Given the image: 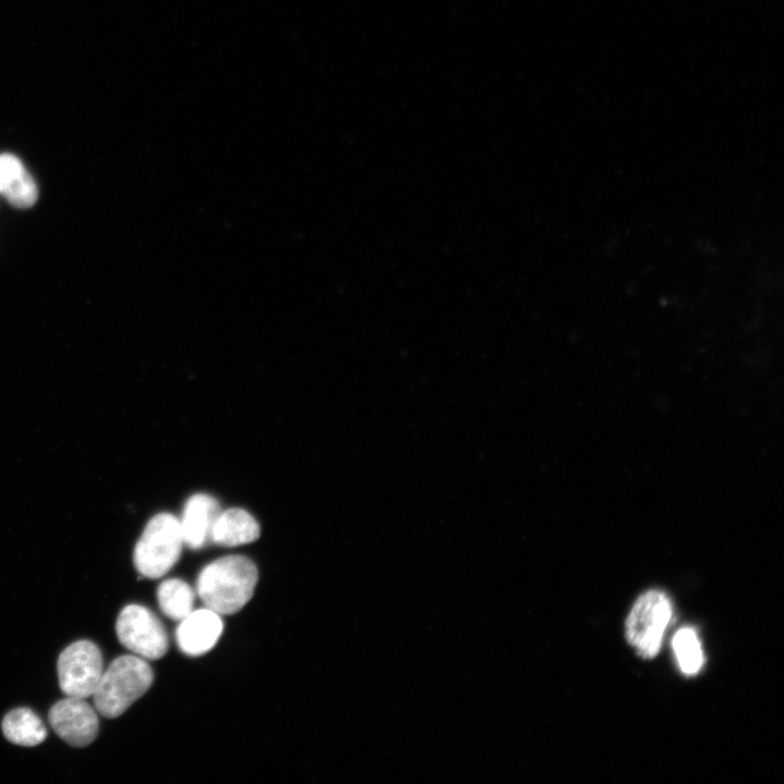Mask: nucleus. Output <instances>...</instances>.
Segmentation results:
<instances>
[{
    "instance_id": "10",
    "label": "nucleus",
    "mask_w": 784,
    "mask_h": 784,
    "mask_svg": "<svg viewBox=\"0 0 784 784\" xmlns=\"http://www.w3.org/2000/svg\"><path fill=\"white\" fill-rule=\"evenodd\" d=\"M0 195L16 208H29L38 198L33 176L12 154L0 155Z\"/></svg>"
},
{
    "instance_id": "2",
    "label": "nucleus",
    "mask_w": 784,
    "mask_h": 784,
    "mask_svg": "<svg viewBox=\"0 0 784 784\" xmlns=\"http://www.w3.org/2000/svg\"><path fill=\"white\" fill-rule=\"evenodd\" d=\"M154 672L148 662L135 654L114 659L102 672L91 695L96 710L106 718L123 714L151 686Z\"/></svg>"
},
{
    "instance_id": "12",
    "label": "nucleus",
    "mask_w": 784,
    "mask_h": 784,
    "mask_svg": "<svg viewBox=\"0 0 784 784\" xmlns=\"http://www.w3.org/2000/svg\"><path fill=\"white\" fill-rule=\"evenodd\" d=\"M1 726L5 738L20 746L34 747L47 737L41 719L28 708H17L7 713Z\"/></svg>"
},
{
    "instance_id": "8",
    "label": "nucleus",
    "mask_w": 784,
    "mask_h": 784,
    "mask_svg": "<svg viewBox=\"0 0 784 784\" xmlns=\"http://www.w3.org/2000/svg\"><path fill=\"white\" fill-rule=\"evenodd\" d=\"M223 630L220 614L204 608L193 610L180 621L175 638L182 652L187 656H201L213 648Z\"/></svg>"
},
{
    "instance_id": "7",
    "label": "nucleus",
    "mask_w": 784,
    "mask_h": 784,
    "mask_svg": "<svg viewBox=\"0 0 784 784\" xmlns=\"http://www.w3.org/2000/svg\"><path fill=\"white\" fill-rule=\"evenodd\" d=\"M48 720L65 743L73 747L89 745L98 733V716L84 698L66 697L49 710Z\"/></svg>"
},
{
    "instance_id": "14",
    "label": "nucleus",
    "mask_w": 784,
    "mask_h": 784,
    "mask_svg": "<svg viewBox=\"0 0 784 784\" xmlns=\"http://www.w3.org/2000/svg\"><path fill=\"white\" fill-rule=\"evenodd\" d=\"M673 650L681 671L688 676L696 675L703 664V654L696 632L683 627L672 640Z\"/></svg>"
},
{
    "instance_id": "9",
    "label": "nucleus",
    "mask_w": 784,
    "mask_h": 784,
    "mask_svg": "<svg viewBox=\"0 0 784 784\" xmlns=\"http://www.w3.org/2000/svg\"><path fill=\"white\" fill-rule=\"evenodd\" d=\"M218 501L211 495L197 493L185 503L180 527L183 543L199 549L210 541L212 525L220 513Z\"/></svg>"
},
{
    "instance_id": "13",
    "label": "nucleus",
    "mask_w": 784,
    "mask_h": 784,
    "mask_svg": "<svg viewBox=\"0 0 784 784\" xmlns=\"http://www.w3.org/2000/svg\"><path fill=\"white\" fill-rule=\"evenodd\" d=\"M157 599L163 614L174 621H182L194 610V590L180 578L163 580L157 589Z\"/></svg>"
},
{
    "instance_id": "11",
    "label": "nucleus",
    "mask_w": 784,
    "mask_h": 784,
    "mask_svg": "<svg viewBox=\"0 0 784 784\" xmlns=\"http://www.w3.org/2000/svg\"><path fill=\"white\" fill-rule=\"evenodd\" d=\"M260 535L258 522L247 511L233 507L221 511L210 532V541L223 547H236L255 541Z\"/></svg>"
},
{
    "instance_id": "4",
    "label": "nucleus",
    "mask_w": 784,
    "mask_h": 784,
    "mask_svg": "<svg viewBox=\"0 0 784 784\" xmlns=\"http://www.w3.org/2000/svg\"><path fill=\"white\" fill-rule=\"evenodd\" d=\"M672 612L671 601L661 590H648L636 600L626 620V638L641 658L658 654Z\"/></svg>"
},
{
    "instance_id": "3",
    "label": "nucleus",
    "mask_w": 784,
    "mask_h": 784,
    "mask_svg": "<svg viewBox=\"0 0 784 784\" xmlns=\"http://www.w3.org/2000/svg\"><path fill=\"white\" fill-rule=\"evenodd\" d=\"M183 546L180 520L170 513L155 515L146 525L133 553L140 575L158 578L177 562Z\"/></svg>"
},
{
    "instance_id": "1",
    "label": "nucleus",
    "mask_w": 784,
    "mask_h": 784,
    "mask_svg": "<svg viewBox=\"0 0 784 784\" xmlns=\"http://www.w3.org/2000/svg\"><path fill=\"white\" fill-rule=\"evenodd\" d=\"M258 571L243 555H226L207 564L197 578V593L206 608L220 615L238 612L253 597Z\"/></svg>"
},
{
    "instance_id": "5",
    "label": "nucleus",
    "mask_w": 784,
    "mask_h": 784,
    "mask_svg": "<svg viewBox=\"0 0 784 784\" xmlns=\"http://www.w3.org/2000/svg\"><path fill=\"white\" fill-rule=\"evenodd\" d=\"M119 641L135 656L145 660L162 658L169 648V638L161 621L149 609L128 604L115 622Z\"/></svg>"
},
{
    "instance_id": "6",
    "label": "nucleus",
    "mask_w": 784,
    "mask_h": 784,
    "mask_svg": "<svg viewBox=\"0 0 784 784\" xmlns=\"http://www.w3.org/2000/svg\"><path fill=\"white\" fill-rule=\"evenodd\" d=\"M57 670L64 695L91 697L103 672L101 651L93 641H75L60 653Z\"/></svg>"
}]
</instances>
